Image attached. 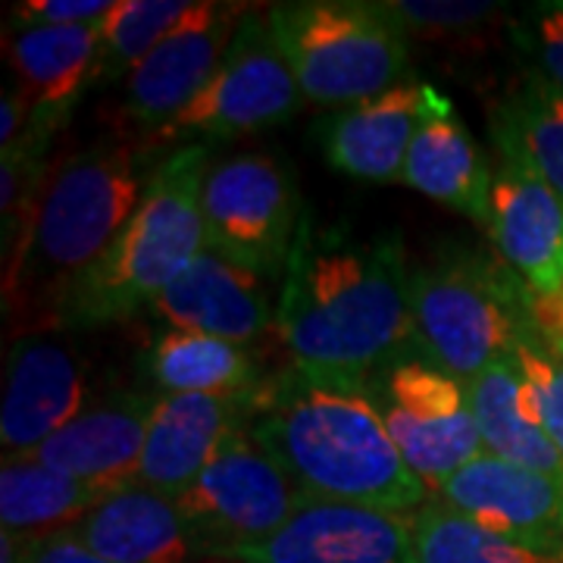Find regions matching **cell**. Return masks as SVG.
<instances>
[{"mask_svg": "<svg viewBox=\"0 0 563 563\" xmlns=\"http://www.w3.org/2000/svg\"><path fill=\"white\" fill-rule=\"evenodd\" d=\"M141 373L157 395H254L273 376L247 344L166 329L141 351Z\"/></svg>", "mask_w": 563, "mask_h": 563, "instance_id": "obj_23", "label": "cell"}, {"mask_svg": "<svg viewBox=\"0 0 563 563\" xmlns=\"http://www.w3.org/2000/svg\"><path fill=\"white\" fill-rule=\"evenodd\" d=\"M98 558L110 563H198L176 501L151 488L129 485L107 495L73 526Z\"/></svg>", "mask_w": 563, "mask_h": 563, "instance_id": "obj_22", "label": "cell"}, {"mask_svg": "<svg viewBox=\"0 0 563 563\" xmlns=\"http://www.w3.org/2000/svg\"><path fill=\"white\" fill-rule=\"evenodd\" d=\"M532 320L563 351V285L551 295H532Z\"/></svg>", "mask_w": 563, "mask_h": 563, "instance_id": "obj_36", "label": "cell"}, {"mask_svg": "<svg viewBox=\"0 0 563 563\" xmlns=\"http://www.w3.org/2000/svg\"><path fill=\"white\" fill-rule=\"evenodd\" d=\"M269 22L307 101L351 107L407 73L410 38L388 0L269 3Z\"/></svg>", "mask_w": 563, "mask_h": 563, "instance_id": "obj_6", "label": "cell"}, {"mask_svg": "<svg viewBox=\"0 0 563 563\" xmlns=\"http://www.w3.org/2000/svg\"><path fill=\"white\" fill-rule=\"evenodd\" d=\"M303 498L247 429L173 501L201 561H235L279 532Z\"/></svg>", "mask_w": 563, "mask_h": 563, "instance_id": "obj_8", "label": "cell"}, {"mask_svg": "<svg viewBox=\"0 0 563 563\" xmlns=\"http://www.w3.org/2000/svg\"><path fill=\"white\" fill-rule=\"evenodd\" d=\"M191 7V0H113L110 13L101 20L91 91L129 79L135 66L188 16Z\"/></svg>", "mask_w": 563, "mask_h": 563, "instance_id": "obj_28", "label": "cell"}, {"mask_svg": "<svg viewBox=\"0 0 563 563\" xmlns=\"http://www.w3.org/2000/svg\"><path fill=\"white\" fill-rule=\"evenodd\" d=\"M163 157L154 141L107 139L51 169L35 217L3 261V310L20 335L47 329L69 282L135 217Z\"/></svg>", "mask_w": 563, "mask_h": 563, "instance_id": "obj_3", "label": "cell"}, {"mask_svg": "<svg viewBox=\"0 0 563 563\" xmlns=\"http://www.w3.org/2000/svg\"><path fill=\"white\" fill-rule=\"evenodd\" d=\"M110 0H22L13 3L10 20L16 29H47V25H85L101 22L110 13Z\"/></svg>", "mask_w": 563, "mask_h": 563, "instance_id": "obj_33", "label": "cell"}, {"mask_svg": "<svg viewBox=\"0 0 563 563\" xmlns=\"http://www.w3.org/2000/svg\"><path fill=\"white\" fill-rule=\"evenodd\" d=\"M101 22L20 29L7 38L16 88L29 103V122L60 132L79 101L91 91Z\"/></svg>", "mask_w": 563, "mask_h": 563, "instance_id": "obj_21", "label": "cell"}, {"mask_svg": "<svg viewBox=\"0 0 563 563\" xmlns=\"http://www.w3.org/2000/svg\"><path fill=\"white\" fill-rule=\"evenodd\" d=\"M422 107L426 81L404 76L376 98L329 110L313 125V139L335 173L366 181H401Z\"/></svg>", "mask_w": 563, "mask_h": 563, "instance_id": "obj_19", "label": "cell"}, {"mask_svg": "<svg viewBox=\"0 0 563 563\" xmlns=\"http://www.w3.org/2000/svg\"><path fill=\"white\" fill-rule=\"evenodd\" d=\"M514 357L523 366L526 379L532 385L539 410H542L544 429L563 457V351L536 325L520 342Z\"/></svg>", "mask_w": 563, "mask_h": 563, "instance_id": "obj_31", "label": "cell"}, {"mask_svg": "<svg viewBox=\"0 0 563 563\" xmlns=\"http://www.w3.org/2000/svg\"><path fill=\"white\" fill-rule=\"evenodd\" d=\"M235 563H417L413 514L303 498L279 532Z\"/></svg>", "mask_w": 563, "mask_h": 563, "instance_id": "obj_13", "label": "cell"}, {"mask_svg": "<svg viewBox=\"0 0 563 563\" xmlns=\"http://www.w3.org/2000/svg\"><path fill=\"white\" fill-rule=\"evenodd\" d=\"M29 125V103L22 98V91L13 88H3V101H0V151L13 147L16 139L25 132Z\"/></svg>", "mask_w": 563, "mask_h": 563, "instance_id": "obj_35", "label": "cell"}, {"mask_svg": "<svg viewBox=\"0 0 563 563\" xmlns=\"http://www.w3.org/2000/svg\"><path fill=\"white\" fill-rule=\"evenodd\" d=\"M210 144L169 151L144 191L135 217L85 273L69 282L44 332H91L132 320L179 279L207 247L201 185Z\"/></svg>", "mask_w": 563, "mask_h": 563, "instance_id": "obj_4", "label": "cell"}, {"mask_svg": "<svg viewBox=\"0 0 563 563\" xmlns=\"http://www.w3.org/2000/svg\"><path fill=\"white\" fill-rule=\"evenodd\" d=\"M254 3L198 0L188 16L125 79L117 129L120 139L151 141L179 120L213 79L222 54Z\"/></svg>", "mask_w": 563, "mask_h": 563, "instance_id": "obj_11", "label": "cell"}, {"mask_svg": "<svg viewBox=\"0 0 563 563\" xmlns=\"http://www.w3.org/2000/svg\"><path fill=\"white\" fill-rule=\"evenodd\" d=\"M107 498L91 483L73 479L25 457H3L0 466V523L7 532L38 539L76 526Z\"/></svg>", "mask_w": 563, "mask_h": 563, "instance_id": "obj_26", "label": "cell"}, {"mask_svg": "<svg viewBox=\"0 0 563 563\" xmlns=\"http://www.w3.org/2000/svg\"><path fill=\"white\" fill-rule=\"evenodd\" d=\"M514 41L532 60V69L563 88V0L532 3L514 25Z\"/></svg>", "mask_w": 563, "mask_h": 563, "instance_id": "obj_32", "label": "cell"}, {"mask_svg": "<svg viewBox=\"0 0 563 563\" xmlns=\"http://www.w3.org/2000/svg\"><path fill=\"white\" fill-rule=\"evenodd\" d=\"M401 232L354 239L303 213L276 301L285 363L313 376L369 383L420 357ZM422 361V357H420Z\"/></svg>", "mask_w": 563, "mask_h": 563, "instance_id": "obj_1", "label": "cell"}, {"mask_svg": "<svg viewBox=\"0 0 563 563\" xmlns=\"http://www.w3.org/2000/svg\"><path fill=\"white\" fill-rule=\"evenodd\" d=\"M488 242L529 288L551 295L563 285V198L529 166L498 163L488 201Z\"/></svg>", "mask_w": 563, "mask_h": 563, "instance_id": "obj_18", "label": "cell"}, {"mask_svg": "<svg viewBox=\"0 0 563 563\" xmlns=\"http://www.w3.org/2000/svg\"><path fill=\"white\" fill-rule=\"evenodd\" d=\"M22 563H110L98 558L88 544L81 542L76 536L73 526L66 529H57V532H47V536H38L32 539L29 548H25V558Z\"/></svg>", "mask_w": 563, "mask_h": 563, "instance_id": "obj_34", "label": "cell"}, {"mask_svg": "<svg viewBox=\"0 0 563 563\" xmlns=\"http://www.w3.org/2000/svg\"><path fill=\"white\" fill-rule=\"evenodd\" d=\"M466 520L548 554H563V479L479 454L435 495Z\"/></svg>", "mask_w": 563, "mask_h": 563, "instance_id": "obj_15", "label": "cell"}, {"mask_svg": "<svg viewBox=\"0 0 563 563\" xmlns=\"http://www.w3.org/2000/svg\"><path fill=\"white\" fill-rule=\"evenodd\" d=\"M257 395H157L135 485L179 498L225 444L251 429Z\"/></svg>", "mask_w": 563, "mask_h": 563, "instance_id": "obj_14", "label": "cell"}, {"mask_svg": "<svg viewBox=\"0 0 563 563\" xmlns=\"http://www.w3.org/2000/svg\"><path fill=\"white\" fill-rule=\"evenodd\" d=\"M488 454L563 479V457L542 422L536 391L517 357H504L466 383Z\"/></svg>", "mask_w": 563, "mask_h": 563, "instance_id": "obj_24", "label": "cell"}, {"mask_svg": "<svg viewBox=\"0 0 563 563\" xmlns=\"http://www.w3.org/2000/svg\"><path fill=\"white\" fill-rule=\"evenodd\" d=\"M154 401L157 391L107 388L54 439L20 457L98 485L107 495L122 492L139 476Z\"/></svg>", "mask_w": 563, "mask_h": 563, "instance_id": "obj_16", "label": "cell"}, {"mask_svg": "<svg viewBox=\"0 0 563 563\" xmlns=\"http://www.w3.org/2000/svg\"><path fill=\"white\" fill-rule=\"evenodd\" d=\"M51 129L29 122L13 147L0 151V247L3 261L16 251L29 222L38 210L44 185L51 176Z\"/></svg>", "mask_w": 563, "mask_h": 563, "instance_id": "obj_29", "label": "cell"}, {"mask_svg": "<svg viewBox=\"0 0 563 563\" xmlns=\"http://www.w3.org/2000/svg\"><path fill=\"white\" fill-rule=\"evenodd\" d=\"M492 179L495 169L470 129L457 120L451 98L426 81V107L404 161V185L488 229Z\"/></svg>", "mask_w": 563, "mask_h": 563, "instance_id": "obj_20", "label": "cell"}, {"mask_svg": "<svg viewBox=\"0 0 563 563\" xmlns=\"http://www.w3.org/2000/svg\"><path fill=\"white\" fill-rule=\"evenodd\" d=\"M413 548L417 563H563V554L488 532L439 498L413 514Z\"/></svg>", "mask_w": 563, "mask_h": 563, "instance_id": "obj_27", "label": "cell"}, {"mask_svg": "<svg viewBox=\"0 0 563 563\" xmlns=\"http://www.w3.org/2000/svg\"><path fill=\"white\" fill-rule=\"evenodd\" d=\"M488 132L504 161L542 176L563 198V88L526 66L488 110Z\"/></svg>", "mask_w": 563, "mask_h": 563, "instance_id": "obj_25", "label": "cell"}, {"mask_svg": "<svg viewBox=\"0 0 563 563\" xmlns=\"http://www.w3.org/2000/svg\"><path fill=\"white\" fill-rule=\"evenodd\" d=\"M147 310L166 329L217 335L247 347L276 335V303L266 291V282L239 263L225 261L213 247H203Z\"/></svg>", "mask_w": 563, "mask_h": 563, "instance_id": "obj_17", "label": "cell"}, {"mask_svg": "<svg viewBox=\"0 0 563 563\" xmlns=\"http://www.w3.org/2000/svg\"><path fill=\"white\" fill-rule=\"evenodd\" d=\"M251 439L307 498L417 514L429 488L410 473L363 383L276 366L257 395Z\"/></svg>", "mask_w": 563, "mask_h": 563, "instance_id": "obj_2", "label": "cell"}, {"mask_svg": "<svg viewBox=\"0 0 563 563\" xmlns=\"http://www.w3.org/2000/svg\"><path fill=\"white\" fill-rule=\"evenodd\" d=\"M407 285L420 357L461 383L514 357L536 329L529 288L483 244L435 242L422 257H410Z\"/></svg>", "mask_w": 563, "mask_h": 563, "instance_id": "obj_5", "label": "cell"}, {"mask_svg": "<svg viewBox=\"0 0 563 563\" xmlns=\"http://www.w3.org/2000/svg\"><path fill=\"white\" fill-rule=\"evenodd\" d=\"M91 363L69 332H25L7 351L0 444L20 457L54 439L91 398Z\"/></svg>", "mask_w": 563, "mask_h": 563, "instance_id": "obj_12", "label": "cell"}, {"mask_svg": "<svg viewBox=\"0 0 563 563\" xmlns=\"http://www.w3.org/2000/svg\"><path fill=\"white\" fill-rule=\"evenodd\" d=\"M295 169L273 154L210 163L201 185L207 247L261 279L285 276L303 222Z\"/></svg>", "mask_w": 563, "mask_h": 563, "instance_id": "obj_7", "label": "cell"}, {"mask_svg": "<svg viewBox=\"0 0 563 563\" xmlns=\"http://www.w3.org/2000/svg\"><path fill=\"white\" fill-rule=\"evenodd\" d=\"M407 38L439 44L457 54L485 51L507 7L488 0H388Z\"/></svg>", "mask_w": 563, "mask_h": 563, "instance_id": "obj_30", "label": "cell"}, {"mask_svg": "<svg viewBox=\"0 0 563 563\" xmlns=\"http://www.w3.org/2000/svg\"><path fill=\"white\" fill-rule=\"evenodd\" d=\"M301 101V85L276 41L269 7L254 3L207 88L151 141L166 147L176 139H198V144L242 139L288 122Z\"/></svg>", "mask_w": 563, "mask_h": 563, "instance_id": "obj_9", "label": "cell"}, {"mask_svg": "<svg viewBox=\"0 0 563 563\" xmlns=\"http://www.w3.org/2000/svg\"><path fill=\"white\" fill-rule=\"evenodd\" d=\"M410 473L435 498L457 470L485 454L470 388L435 363L404 361L366 383Z\"/></svg>", "mask_w": 563, "mask_h": 563, "instance_id": "obj_10", "label": "cell"}]
</instances>
